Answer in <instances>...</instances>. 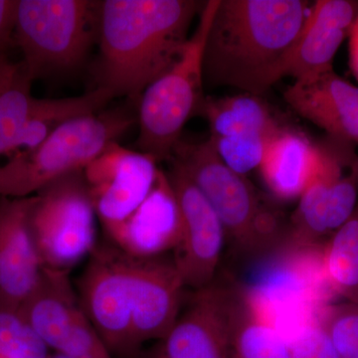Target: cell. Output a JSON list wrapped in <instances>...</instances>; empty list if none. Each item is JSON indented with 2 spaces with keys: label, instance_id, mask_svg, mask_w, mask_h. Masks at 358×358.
Segmentation results:
<instances>
[{
  "label": "cell",
  "instance_id": "cell-1",
  "mask_svg": "<svg viewBox=\"0 0 358 358\" xmlns=\"http://www.w3.org/2000/svg\"><path fill=\"white\" fill-rule=\"evenodd\" d=\"M310 8L303 0H219L205 41L204 84L262 96L284 78Z\"/></svg>",
  "mask_w": 358,
  "mask_h": 358
},
{
  "label": "cell",
  "instance_id": "cell-2",
  "mask_svg": "<svg viewBox=\"0 0 358 358\" xmlns=\"http://www.w3.org/2000/svg\"><path fill=\"white\" fill-rule=\"evenodd\" d=\"M204 2L103 0L99 9V88L141 96L180 57Z\"/></svg>",
  "mask_w": 358,
  "mask_h": 358
},
{
  "label": "cell",
  "instance_id": "cell-3",
  "mask_svg": "<svg viewBox=\"0 0 358 358\" xmlns=\"http://www.w3.org/2000/svg\"><path fill=\"white\" fill-rule=\"evenodd\" d=\"M171 157L213 207L235 255L258 260L282 248L288 225L284 227L277 214L261 202L244 176L224 164L210 140L199 143L180 140Z\"/></svg>",
  "mask_w": 358,
  "mask_h": 358
},
{
  "label": "cell",
  "instance_id": "cell-4",
  "mask_svg": "<svg viewBox=\"0 0 358 358\" xmlns=\"http://www.w3.org/2000/svg\"><path fill=\"white\" fill-rule=\"evenodd\" d=\"M134 122L128 110H102L61 124L36 148L0 164V197L24 199L68 174L83 171Z\"/></svg>",
  "mask_w": 358,
  "mask_h": 358
},
{
  "label": "cell",
  "instance_id": "cell-5",
  "mask_svg": "<svg viewBox=\"0 0 358 358\" xmlns=\"http://www.w3.org/2000/svg\"><path fill=\"white\" fill-rule=\"evenodd\" d=\"M218 3L219 0L204 2L199 24L180 57L141 94L136 145L157 162L171 159L186 122L199 115L206 99L203 52Z\"/></svg>",
  "mask_w": 358,
  "mask_h": 358
},
{
  "label": "cell",
  "instance_id": "cell-6",
  "mask_svg": "<svg viewBox=\"0 0 358 358\" xmlns=\"http://www.w3.org/2000/svg\"><path fill=\"white\" fill-rule=\"evenodd\" d=\"M100 1L18 0L14 45L33 81L82 65L98 42Z\"/></svg>",
  "mask_w": 358,
  "mask_h": 358
},
{
  "label": "cell",
  "instance_id": "cell-7",
  "mask_svg": "<svg viewBox=\"0 0 358 358\" xmlns=\"http://www.w3.org/2000/svg\"><path fill=\"white\" fill-rule=\"evenodd\" d=\"M96 209L84 171L35 194L30 228L43 268L71 271L96 247Z\"/></svg>",
  "mask_w": 358,
  "mask_h": 358
},
{
  "label": "cell",
  "instance_id": "cell-8",
  "mask_svg": "<svg viewBox=\"0 0 358 358\" xmlns=\"http://www.w3.org/2000/svg\"><path fill=\"white\" fill-rule=\"evenodd\" d=\"M357 155L334 141L319 145V159L287 230L285 245L319 248L350 218L358 203Z\"/></svg>",
  "mask_w": 358,
  "mask_h": 358
},
{
  "label": "cell",
  "instance_id": "cell-9",
  "mask_svg": "<svg viewBox=\"0 0 358 358\" xmlns=\"http://www.w3.org/2000/svg\"><path fill=\"white\" fill-rule=\"evenodd\" d=\"M238 284L216 277L209 286L192 291L171 331L136 358H228Z\"/></svg>",
  "mask_w": 358,
  "mask_h": 358
},
{
  "label": "cell",
  "instance_id": "cell-10",
  "mask_svg": "<svg viewBox=\"0 0 358 358\" xmlns=\"http://www.w3.org/2000/svg\"><path fill=\"white\" fill-rule=\"evenodd\" d=\"M82 307L110 352L136 357L131 327L129 255L96 245L80 281Z\"/></svg>",
  "mask_w": 358,
  "mask_h": 358
},
{
  "label": "cell",
  "instance_id": "cell-11",
  "mask_svg": "<svg viewBox=\"0 0 358 358\" xmlns=\"http://www.w3.org/2000/svg\"><path fill=\"white\" fill-rule=\"evenodd\" d=\"M169 181L178 197L182 220L180 243L173 262L192 291L209 286L217 277L226 238L225 229L213 207L178 162L173 159Z\"/></svg>",
  "mask_w": 358,
  "mask_h": 358
},
{
  "label": "cell",
  "instance_id": "cell-12",
  "mask_svg": "<svg viewBox=\"0 0 358 358\" xmlns=\"http://www.w3.org/2000/svg\"><path fill=\"white\" fill-rule=\"evenodd\" d=\"M157 164L150 155L114 143L84 169L106 233L124 222L147 199L159 173Z\"/></svg>",
  "mask_w": 358,
  "mask_h": 358
},
{
  "label": "cell",
  "instance_id": "cell-13",
  "mask_svg": "<svg viewBox=\"0 0 358 358\" xmlns=\"http://www.w3.org/2000/svg\"><path fill=\"white\" fill-rule=\"evenodd\" d=\"M131 327L136 355L143 343L159 341L173 329L185 301V282L173 260L129 255Z\"/></svg>",
  "mask_w": 358,
  "mask_h": 358
},
{
  "label": "cell",
  "instance_id": "cell-14",
  "mask_svg": "<svg viewBox=\"0 0 358 358\" xmlns=\"http://www.w3.org/2000/svg\"><path fill=\"white\" fill-rule=\"evenodd\" d=\"M35 195L0 197V305L20 308L43 273L30 228Z\"/></svg>",
  "mask_w": 358,
  "mask_h": 358
},
{
  "label": "cell",
  "instance_id": "cell-15",
  "mask_svg": "<svg viewBox=\"0 0 358 358\" xmlns=\"http://www.w3.org/2000/svg\"><path fill=\"white\" fill-rule=\"evenodd\" d=\"M181 233L178 197L167 174L159 169L147 199L107 234L112 244L124 253L136 258H155L178 248Z\"/></svg>",
  "mask_w": 358,
  "mask_h": 358
},
{
  "label": "cell",
  "instance_id": "cell-16",
  "mask_svg": "<svg viewBox=\"0 0 358 358\" xmlns=\"http://www.w3.org/2000/svg\"><path fill=\"white\" fill-rule=\"evenodd\" d=\"M357 15V1H315L289 53L284 77L303 81L333 71L334 59L346 37H350Z\"/></svg>",
  "mask_w": 358,
  "mask_h": 358
},
{
  "label": "cell",
  "instance_id": "cell-17",
  "mask_svg": "<svg viewBox=\"0 0 358 358\" xmlns=\"http://www.w3.org/2000/svg\"><path fill=\"white\" fill-rule=\"evenodd\" d=\"M285 101L301 117L346 145H358V87L334 71L313 79L294 81Z\"/></svg>",
  "mask_w": 358,
  "mask_h": 358
},
{
  "label": "cell",
  "instance_id": "cell-18",
  "mask_svg": "<svg viewBox=\"0 0 358 358\" xmlns=\"http://www.w3.org/2000/svg\"><path fill=\"white\" fill-rule=\"evenodd\" d=\"M319 145L298 131L282 129L268 145L260 169L264 182L279 199H299L312 178Z\"/></svg>",
  "mask_w": 358,
  "mask_h": 358
},
{
  "label": "cell",
  "instance_id": "cell-19",
  "mask_svg": "<svg viewBox=\"0 0 358 358\" xmlns=\"http://www.w3.org/2000/svg\"><path fill=\"white\" fill-rule=\"evenodd\" d=\"M228 358H292L288 339L246 285L238 284Z\"/></svg>",
  "mask_w": 358,
  "mask_h": 358
},
{
  "label": "cell",
  "instance_id": "cell-20",
  "mask_svg": "<svg viewBox=\"0 0 358 358\" xmlns=\"http://www.w3.org/2000/svg\"><path fill=\"white\" fill-rule=\"evenodd\" d=\"M114 99L107 90L96 87L84 95L65 99L33 98L31 109L11 152H30L64 122L98 114Z\"/></svg>",
  "mask_w": 358,
  "mask_h": 358
},
{
  "label": "cell",
  "instance_id": "cell-21",
  "mask_svg": "<svg viewBox=\"0 0 358 358\" xmlns=\"http://www.w3.org/2000/svg\"><path fill=\"white\" fill-rule=\"evenodd\" d=\"M199 115L208 122L211 138L278 133L284 129L271 115L265 103L258 96L250 94L219 99L206 96Z\"/></svg>",
  "mask_w": 358,
  "mask_h": 358
},
{
  "label": "cell",
  "instance_id": "cell-22",
  "mask_svg": "<svg viewBox=\"0 0 358 358\" xmlns=\"http://www.w3.org/2000/svg\"><path fill=\"white\" fill-rule=\"evenodd\" d=\"M322 270L329 291L358 303V203L322 247Z\"/></svg>",
  "mask_w": 358,
  "mask_h": 358
},
{
  "label": "cell",
  "instance_id": "cell-23",
  "mask_svg": "<svg viewBox=\"0 0 358 358\" xmlns=\"http://www.w3.org/2000/svg\"><path fill=\"white\" fill-rule=\"evenodd\" d=\"M32 82L20 63L13 83L0 96V157L10 154L27 121L34 98L31 94Z\"/></svg>",
  "mask_w": 358,
  "mask_h": 358
},
{
  "label": "cell",
  "instance_id": "cell-24",
  "mask_svg": "<svg viewBox=\"0 0 358 358\" xmlns=\"http://www.w3.org/2000/svg\"><path fill=\"white\" fill-rule=\"evenodd\" d=\"M49 350L20 308L0 305V357L48 358Z\"/></svg>",
  "mask_w": 358,
  "mask_h": 358
},
{
  "label": "cell",
  "instance_id": "cell-25",
  "mask_svg": "<svg viewBox=\"0 0 358 358\" xmlns=\"http://www.w3.org/2000/svg\"><path fill=\"white\" fill-rule=\"evenodd\" d=\"M282 129L278 133L242 134L209 140L224 164L235 173L245 176L260 167L268 145Z\"/></svg>",
  "mask_w": 358,
  "mask_h": 358
},
{
  "label": "cell",
  "instance_id": "cell-26",
  "mask_svg": "<svg viewBox=\"0 0 358 358\" xmlns=\"http://www.w3.org/2000/svg\"><path fill=\"white\" fill-rule=\"evenodd\" d=\"M320 320L341 358H358V303H327Z\"/></svg>",
  "mask_w": 358,
  "mask_h": 358
},
{
  "label": "cell",
  "instance_id": "cell-27",
  "mask_svg": "<svg viewBox=\"0 0 358 358\" xmlns=\"http://www.w3.org/2000/svg\"><path fill=\"white\" fill-rule=\"evenodd\" d=\"M320 312L289 339L292 358H341L320 320Z\"/></svg>",
  "mask_w": 358,
  "mask_h": 358
},
{
  "label": "cell",
  "instance_id": "cell-28",
  "mask_svg": "<svg viewBox=\"0 0 358 358\" xmlns=\"http://www.w3.org/2000/svg\"><path fill=\"white\" fill-rule=\"evenodd\" d=\"M18 0H0V54L14 45Z\"/></svg>",
  "mask_w": 358,
  "mask_h": 358
},
{
  "label": "cell",
  "instance_id": "cell-29",
  "mask_svg": "<svg viewBox=\"0 0 358 358\" xmlns=\"http://www.w3.org/2000/svg\"><path fill=\"white\" fill-rule=\"evenodd\" d=\"M20 67V62L14 63L6 53L0 54V96L13 83Z\"/></svg>",
  "mask_w": 358,
  "mask_h": 358
},
{
  "label": "cell",
  "instance_id": "cell-30",
  "mask_svg": "<svg viewBox=\"0 0 358 358\" xmlns=\"http://www.w3.org/2000/svg\"><path fill=\"white\" fill-rule=\"evenodd\" d=\"M348 55H350V69L358 81V15L350 34Z\"/></svg>",
  "mask_w": 358,
  "mask_h": 358
},
{
  "label": "cell",
  "instance_id": "cell-31",
  "mask_svg": "<svg viewBox=\"0 0 358 358\" xmlns=\"http://www.w3.org/2000/svg\"><path fill=\"white\" fill-rule=\"evenodd\" d=\"M48 358H69V357H65V355H59V353H57V355H53V357H49Z\"/></svg>",
  "mask_w": 358,
  "mask_h": 358
},
{
  "label": "cell",
  "instance_id": "cell-32",
  "mask_svg": "<svg viewBox=\"0 0 358 358\" xmlns=\"http://www.w3.org/2000/svg\"><path fill=\"white\" fill-rule=\"evenodd\" d=\"M357 164H358V155H357Z\"/></svg>",
  "mask_w": 358,
  "mask_h": 358
},
{
  "label": "cell",
  "instance_id": "cell-33",
  "mask_svg": "<svg viewBox=\"0 0 358 358\" xmlns=\"http://www.w3.org/2000/svg\"><path fill=\"white\" fill-rule=\"evenodd\" d=\"M0 358H2V357H0Z\"/></svg>",
  "mask_w": 358,
  "mask_h": 358
}]
</instances>
